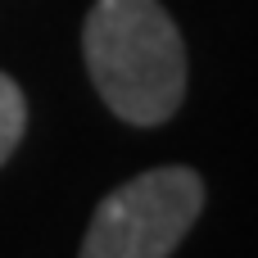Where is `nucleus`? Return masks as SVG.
<instances>
[{"label":"nucleus","instance_id":"obj_1","mask_svg":"<svg viewBox=\"0 0 258 258\" xmlns=\"http://www.w3.org/2000/svg\"><path fill=\"white\" fill-rule=\"evenodd\" d=\"M82 50L95 91L118 118L154 127L177 113L186 95V45L159 0H95Z\"/></svg>","mask_w":258,"mask_h":258},{"label":"nucleus","instance_id":"obj_2","mask_svg":"<svg viewBox=\"0 0 258 258\" xmlns=\"http://www.w3.org/2000/svg\"><path fill=\"white\" fill-rule=\"evenodd\" d=\"M204 209V181L190 168H150L100 200L82 258H168Z\"/></svg>","mask_w":258,"mask_h":258},{"label":"nucleus","instance_id":"obj_3","mask_svg":"<svg viewBox=\"0 0 258 258\" xmlns=\"http://www.w3.org/2000/svg\"><path fill=\"white\" fill-rule=\"evenodd\" d=\"M23 127H27V104H23V91L14 77L0 73V163L14 154V145L23 141Z\"/></svg>","mask_w":258,"mask_h":258}]
</instances>
